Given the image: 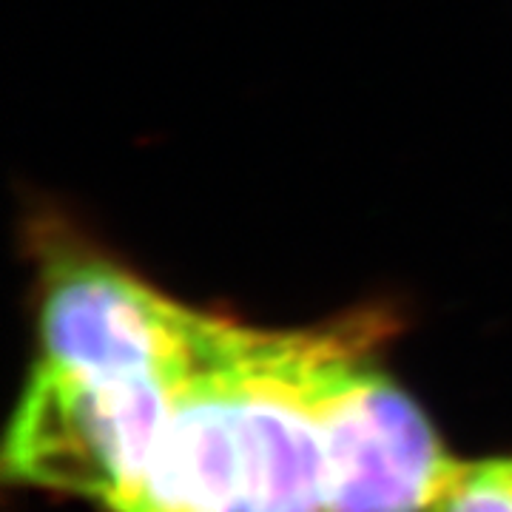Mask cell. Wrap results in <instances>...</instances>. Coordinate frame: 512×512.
Here are the masks:
<instances>
[{
  "label": "cell",
  "instance_id": "6da1fadb",
  "mask_svg": "<svg viewBox=\"0 0 512 512\" xmlns=\"http://www.w3.org/2000/svg\"><path fill=\"white\" fill-rule=\"evenodd\" d=\"M180 370L86 376L37 362L6 433V478L117 512L146 473Z\"/></svg>",
  "mask_w": 512,
  "mask_h": 512
},
{
  "label": "cell",
  "instance_id": "7a4b0ae2",
  "mask_svg": "<svg viewBox=\"0 0 512 512\" xmlns=\"http://www.w3.org/2000/svg\"><path fill=\"white\" fill-rule=\"evenodd\" d=\"M362 311L322 328L265 330L225 319L220 365L256 512H325L319 399Z\"/></svg>",
  "mask_w": 512,
  "mask_h": 512
},
{
  "label": "cell",
  "instance_id": "3957f363",
  "mask_svg": "<svg viewBox=\"0 0 512 512\" xmlns=\"http://www.w3.org/2000/svg\"><path fill=\"white\" fill-rule=\"evenodd\" d=\"M37 239L40 365L86 376H146L185 367L205 313L157 291L89 239L43 225Z\"/></svg>",
  "mask_w": 512,
  "mask_h": 512
},
{
  "label": "cell",
  "instance_id": "277c9868",
  "mask_svg": "<svg viewBox=\"0 0 512 512\" xmlns=\"http://www.w3.org/2000/svg\"><path fill=\"white\" fill-rule=\"evenodd\" d=\"M387 330L382 311H362L325 373V512H433L456 473L419 404L376 362Z\"/></svg>",
  "mask_w": 512,
  "mask_h": 512
},
{
  "label": "cell",
  "instance_id": "5b68a950",
  "mask_svg": "<svg viewBox=\"0 0 512 512\" xmlns=\"http://www.w3.org/2000/svg\"><path fill=\"white\" fill-rule=\"evenodd\" d=\"M225 316H205L197 356L174 376L160 439L117 512H256L220 365Z\"/></svg>",
  "mask_w": 512,
  "mask_h": 512
},
{
  "label": "cell",
  "instance_id": "8992f818",
  "mask_svg": "<svg viewBox=\"0 0 512 512\" xmlns=\"http://www.w3.org/2000/svg\"><path fill=\"white\" fill-rule=\"evenodd\" d=\"M433 512H512V487L495 473L490 461H458Z\"/></svg>",
  "mask_w": 512,
  "mask_h": 512
},
{
  "label": "cell",
  "instance_id": "52a82bcc",
  "mask_svg": "<svg viewBox=\"0 0 512 512\" xmlns=\"http://www.w3.org/2000/svg\"><path fill=\"white\" fill-rule=\"evenodd\" d=\"M490 467H493L498 476L504 478L507 484L512 487V458H498V461H490Z\"/></svg>",
  "mask_w": 512,
  "mask_h": 512
}]
</instances>
